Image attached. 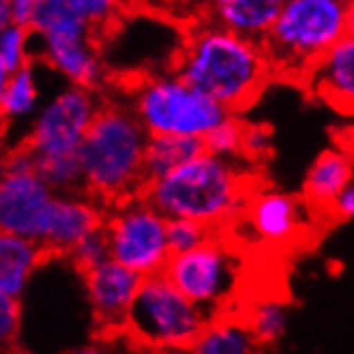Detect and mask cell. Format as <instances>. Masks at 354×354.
<instances>
[{"mask_svg": "<svg viewBox=\"0 0 354 354\" xmlns=\"http://www.w3.org/2000/svg\"><path fill=\"white\" fill-rule=\"evenodd\" d=\"M147 142L149 131L129 103H103L80 149L84 192L106 206L142 194Z\"/></svg>", "mask_w": 354, "mask_h": 354, "instance_id": "3957f363", "label": "cell"}, {"mask_svg": "<svg viewBox=\"0 0 354 354\" xmlns=\"http://www.w3.org/2000/svg\"><path fill=\"white\" fill-rule=\"evenodd\" d=\"M3 172H13V174H19V172H37V155L32 153V149L28 147L26 142L17 144V147H13L7 153Z\"/></svg>", "mask_w": 354, "mask_h": 354, "instance_id": "4dcf8cb0", "label": "cell"}, {"mask_svg": "<svg viewBox=\"0 0 354 354\" xmlns=\"http://www.w3.org/2000/svg\"><path fill=\"white\" fill-rule=\"evenodd\" d=\"M326 213L333 219H339V221L354 219V183H350L346 189L335 200H333V204L328 206Z\"/></svg>", "mask_w": 354, "mask_h": 354, "instance_id": "1f68e13d", "label": "cell"}, {"mask_svg": "<svg viewBox=\"0 0 354 354\" xmlns=\"http://www.w3.org/2000/svg\"><path fill=\"white\" fill-rule=\"evenodd\" d=\"M172 69L239 114L254 106L273 80L260 41L221 28L204 17L185 35Z\"/></svg>", "mask_w": 354, "mask_h": 354, "instance_id": "6da1fadb", "label": "cell"}, {"mask_svg": "<svg viewBox=\"0 0 354 354\" xmlns=\"http://www.w3.org/2000/svg\"><path fill=\"white\" fill-rule=\"evenodd\" d=\"M260 348L277 346L288 328V305L275 297L258 299L243 316Z\"/></svg>", "mask_w": 354, "mask_h": 354, "instance_id": "603a6c76", "label": "cell"}, {"mask_svg": "<svg viewBox=\"0 0 354 354\" xmlns=\"http://www.w3.org/2000/svg\"><path fill=\"white\" fill-rule=\"evenodd\" d=\"M37 0H11V9H13V22L30 26L32 15H35Z\"/></svg>", "mask_w": 354, "mask_h": 354, "instance_id": "d6a6232c", "label": "cell"}, {"mask_svg": "<svg viewBox=\"0 0 354 354\" xmlns=\"http://www.w3.org/2000/svg\"><path fill=\"white\" fill-rule=\"evenodd\" d=\"M37 101L39 88L30 62L7 80H0V110L7 122L30 116L37 110Z\"/></svg>", "mask_w": 354, "mask_h": 354, "instance_id": "7402d4cb", "label": "cell"}, {"mask_svg": "<svg viewBox=\"0 0 354 354\" xmlns=\"http://www.w3.org/2000/svg\"><path fill=\"white\" fill-rule=\"evenodd\" d=\"M273 153V129L264 122H247L243 140V159L249 163H262Z\"/></svg>", "mask_w": 354, "mask_h": 354, "instance_id": "83f0119b", "label": "cell"}, {"mask_svg": "<svg viewBox=\"0 0 354 354\" xmlns=\"http://www.w3.org/2000/svg\"><path fill=\"white\" fill-rule=\"evenodd\" d=\"M163 273L185 297L215 318L223 314L221 309L234 297L241 260L234 254L232 241L225 239V230H219L192 252L172 254Z\"/></svg>", "mask_w": 354, "mask_h": 354, "instance_id": "ba28073f", "label": "cell"}, {"mask_svg": "<svg viewBox=\"0 0 354 354\" xmlns=\"http://www.w3.org/2000/svg\"><path fill=\"white\" fill-rule=\"evenodd\" d=\"M215 232L219 230H213L211 225L200 223L196 219H183V217L168 219V241L172 254L192 252V249L204 245Z\"/></svg>", "mask_w": 354, "mask_h": 354, "instance_id": "484cf974", "label": "cell"}, {"mask_svg": "<svg viewBox=\"0 0 354 354\" xmlns=\"http://www.w3.org/2000/svg\"><path fill=\"white\" fill-rule=\"evenodd\" d=\"M211 316L161 273L144 275L124 333L149 350H192Z\"/></svg>", "mask_w": 354, "mask_h": 354, "instance_id": "5b68a950", "label": "cell"}, {"mask_svg": "<svg viewBox=\"0 0 354 354\" xmlns=\"http://www.w3.org/2000/svg\"><path fill=\"white\" fill-rule=\"evenodd\" d=\"M346 35L354 37V0H346Z\"/></svg>", "mask_w": 354, "mask_h": 354, "instance_id": "e575fe53", "label": "cell"}, {"mask_svg": "<svg viewBox=\"0 0 354 354\" xmlns=\"http://www.w3.org/2000/svg\"><path fill=\"white\" fill-rule=\"evenodd\" d=\"M354 176L352 155L342 149H326L316 161L309 165L303 180V200L311 206V211H328Z\"/></svg>", "mask_w": 354, "mask_h": 354, "instance_id": "e0dca14e", "label": "cell"}, {"mask_svg": "<svg viewBox=\"0 0 354 354\" xmlns=\"http://www.w3.org/2000/svg\"><path fill=\"white\" fill-rule=\"evenodd\" d=\"M13 22V9H11V0H0V28L9 26Z\"/></svg>", "mask_w": 354, "mask_h": 354, "instance_id": "836d02e7", "label": "cell"}, {"mask_svg": "<svg viewBox=\"0 0 354 354\" xmlns=\"http://www.w3.org/2000/svg\"><path fill=\"white\" fill-rule=\"evenodd\" d=\"M129 106L149 136L204 138L230 114L219 101L189 84L174 69L159 75H144L129 93Z\"/></svg>", "mask_w": 354, "mask_h": 354, "instance_id": "8992f818", "label": "cell"}, {"mask_svg": "<svg viewBox=\"0 0 354 354\" xmlns=\"http://www.w3.org/2000/svg\"><path fill=\"white\" fill-rule=\"evenodd\" d=\"M346 35V0H286L262 37L273 80L303 84L311 67Z\"/></svg>", "mask_w": 354, "mask_h": 354, "instance_id": "277c9868", "label": "cell"}, {"mask_svg": "<svg viewBox=\"0 0 354 354\" xmlns=\"http://www.w3.org/2000/svg\"><path fill=\"white\" fill-rule=\"evenodd\" d=\"M245 127L247 122L241 118L239 112H230L217 127H213L202 140L204 149L213 155L225 157V159H243V140H245Z\"/></svg>", "mask_w": 354, "mask_h": 354, "instance_id": "d4e9b609", "label": "cell"}, {"mask_svg": "<svg viewBox=\"0 0 354 354\" xmlns=\"http://www.w3.org/2000/svg\"><path fill=\"white\" fill-rule=\"evenodd\" d=\"M283 5L286 0H206L200 17L236 35L262 41Z\"/></svg>", "mask_w": 354, "mask_h": 354, "instance_id": "2e32d148", "label": "cell"}, {"mask_svg": "<svg viewBox=\"0 0 354 354\" xmlns=\"http://www.w3.org/2000/svg\"><path fill=\"white\" fill-rule=\"evenodd\" d=\"M50 256L35 239L3 232L0 234V295L19 299L28 286L35 268Z\"/></svg>", "mask_w": 354, "mask_h": 354, "instance_id": "ac0fdd59", "label": "cell"}, {"mask_svg": "<svg viewBox=\"0 0 354 354\" xmlns=\"http://www.w3.org/2000/svg\"><path fill=\"white\" fill-rule=\"evenodd\" d=\"M39 39L44 60L71 84L93 91L106 86L110 71L97 50L93 35H44Z\"/></svg>", "mask_w": 354, "mask_h": 354, "instance_id": "5bb4252c", "label": "cell"}, {"mask_svg": "<svg viewBox=\"0 0 354 354\" xmlns=\"http://www.w3.org/2000/svg\"><path fill=\"white\" fill-rule=\"evenodd\" d=\"M30 28L44 35H97L82 11L80 0H37Z\"/></svg>", "mask_w": 354, "mask_h": 354, "instance_id": "44dd1931", "label": "cell"}, {"mask_svg": "<svg viewBox=\"0 0 354 354\" xmlns=\"http://www.w3.org/2000/svg\"><path fill=\"white\" fill-rule=\"evenodd\" d=\"M254 192L252 174L241 161L204 151L168 176L147 183L142 196L168 219H196L225 230L245 213Z\"/></svg>", "mask_w": 354, "mask_h": 354, "instance_id": "7a4b0ae2", "label": "cell"}, {"mask_svg": "<svg viewBox=\"0 0 354 354\" xmlns=\"http://www.w3.org/2000/svg\"><path fill=\"white\" fill-rule=\"evenodd\" d=\"M54 196L56 192L39 172H3V180H0V230L37 241Z\"/></svg>", "mask_w": 354, "mask_h": 354, "instance_id": "4fadbf2b", "label": "cell"}, {"mask_svg": "<svg viewBox=\"0 0 354 354\" xmlns=\"http://www.w3.org/2000/svg\"><path fill=\"white\" fill-rule=\"evenodd\" d=\"M108 206L86 192L56 194L39 232V243L48 249L50 256L69 254L86 234L103 227Z\"/></svg>", "mask_w": 354, "mask_h": 354, "instance_id": "8fae6325", "label": "cell"}, {"mask_svg": "<svg viewBox=\"0 0 354 354\" xmlns=\"http://www.w3.org/2000/svg\"><path fill=\"white\" fill-rule=\"evenodd\" d=\"M204 151V140L196 136H149L147 151H144V178H147V183H153L157 178L168 176L183 163L192 161Z\"/></svg>", "mask_w": 354, "mask_h": 354, "instance_id": "d6986e66", "label": "cell"}, {"mask_svg": "<svg viewBox=\"0 0 354 354\" xmlns=\"http://www.w3.org/2000/svg\"><path fill=\"white\" fill-rule=\"evenodd\" d=\"M307 211H311V206L305 200L279 192L256 189L241 219L264 247L286 249L303 239Z\"/></svg>", "mask_w": 354, "mask_h": 354, "instance_id": "7c38bea8", "label": "cell"}, {"mask_svg": "<svg viewBox=\"0 0 354 354\" xmlns=\"http://www.w3.org/2000/svg\"><path fill=\"white\" fill-rule=\"evenodd\" d=\"M103 103L97 91L71 84L41 108L24 140L37 157L80 153Z\"/></svg>", "mask_w": 354, "mask_h": 354, "instance_id": "9c48e42d", "label": "cell"}, {"mask_svg": "<svg viewBox=\"0 0 354 354\" xmlns=\"http://www.w3.org/2000/svg\"><path fill=\"white\" fill-rule=\"evenodd\" d=\"M19 333V299L0 295V339L13 344Z\"/></svg>", "mask_w": 354, "mask_h": 354, "instance_id": "f546056e", "label": "cell"}, {"mask_svg": "<svg viewBox=\"0 0 354 354\" xmlns=\"http://www.w3.org/2000/svg\"><path fill=\"white\" fill-rule=\"evenodd\" d=\"M32 35L30 26L17 22L0 28V80H7L30 62L28 41Z\"/></svg>", "mask_w": 354, "mask_h": 354, "instance_id": "cb8c5ba5", "label": "cell"}, {"mask_svg": "<svg viewBox=\"0 0 354 354\" xmlns=\"http://www.w3.org/2000/svg\"><path fill=\"white\" fill-rule=\"evenodd\" d=\"M80 5L93 30L99 32L114 22V17L120 11L122 0H80Z\"/></svg>", "mask_w": 354, "mask_h": 354, "instance_id": "f1b7e54d", "label": "cell"}, {"mask_svg": "<svg viewBox=\"0 0 354 354\" xmlns=\"http://www.w3.org/2000/svg\"><path fill=\"white\" fill-rule=\"evenodd\" d=\"M311 97L346 116H354V37L344 35L301 84Z\"/></svg>", "mask_w": 354, "mask_h": 354, "instance_id": "9a60e30c", "label": "cell"}, {"mask_svg": "<svg viewBox=\"0 0 354 354\" xmlns=\"http://www.w3.org/2000/svg\"><path fill=\"white\" fill-rule=\"evenodd\" d=\"M82 277H84L86 297L99 330L106 335L124 333L144 275L114 258H108L106 262L84 270Z\"/></svg>", "mask_w": 354, "mask_h": 354, "instance_id": "30bf717a", "label": "cell"}, {"mask_svg": "<svg viewBox=\"0 0 354 354\" xmlns=\"http://www.w3.org/2000/svg\"><path fill=\"white\" fill-rule=\"evenodd\" d=\"M254 333L243 318L219 314L202 328L192 352L198 354H249L258 350Z\"/></svg>", "mask_w": 354, "mask_h": 354, "instance_id": "ffe728a7", "label": "cell"}, {"mask_svg": "<svg viewBox=\"0 0 354 354\" xmlns=\"http://www.w3.org/2000/svg\"><path fill=\"white\" fill-rule=\"evenodd\" d=\"M192 3H198V0H192ZM200 3H202V7L206 5V0H200Z\"/></svg>", "mask_w": 354, "mask_h": 354, "instance_id": "d590c367", "label": "cell"}, {"mask_svg": "<svg viewBox=\"0 0 354 354\" xmlns=\"http://www.w3.org/2000/svg\"><path fill=\"white\" fill-rule=\"evenodd\" d=\"M67 258H71V262L75 264L80 273H84V270L112 258L106 227H97V230L86 234L80 243H75V247L67 254Z\"/></svg>", "mask_w": 354, "mask_h": 354, "instance_id": "4316f807", "label": "cell"}, {"mask_svg": "<svg viewBox=\"0 0 354 354\" xmlns=\"http://www.w3.org/2000/svg\"><path fill=\"white\" fill-rule=\"evenodd\" d=\"M110 254L140 275L161 273L172 258L168 241V217L142 194L108 206L103 223Z\"/></svg>", "mask_w": 354, "mask_h": 354, "instance_id": "52a82bcc", "label": "cell"}]
</instances>
